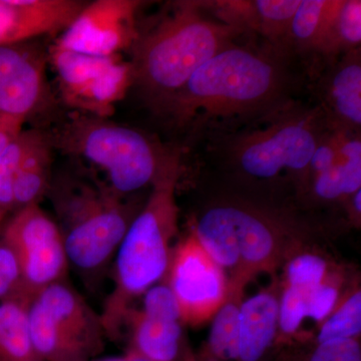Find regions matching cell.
<instances>
[{
    "label": "cell",
    "instance_id": "obj_1",
    "mask_svg": "<svg viewBox=\"0 0 361 361\" xmlns=\"http://www.w3.org/2000/svg\"><path fill=\"white\" fill-rule=\"evenodd\" d=\"M290 56L233 44L218 52L159 108L194 134L232 132L295 103Z\"/></svg>",
    "mask_w": 361,
    "mask_h": 361
},
{
    "label": "cell",
    "instance_id": "obj_2",
    "mask_svg": "<svg viewBox=\"0 0 361 361\" xmlns=\"http://www.w3.org/2000/svg\"><path fill=\"white\" fill-rule=\"evenodd\" d=\"M180 173V151L172 149L152 184L146 206L135 216L116 250L115 286L99 314L104 334L113 341L120 337L133 300L158 283L170 267Z\"/></svg>",
    "mask_w": 361,
    "mask_h": 361
},
{
    "label": "cell",
    "instance_id": "obj_3",
    "mask_svg": "<svg viewBox=\"0 0 361 361\" xmlns=\"http://www.w3.org/2000/svg\"><path fill=\"white\" fill-rule=\"evenodd\" d=\"M203 11V2H180L173 13L135 40L134 80L159 106L244 33L207 18Z\"/></svg>",
    "mask_w": 361,
    "mask_h": 361
},
{
    "label": "cell",
    "instance_id": "obj_4",
    "mask_svg": "<svg viewBox=\"0 0 361 361\" xmlns=\"http://www.w3.org/2000/svg\"><path fill=\"white\" fill-rule=\"evenodd\" d=\"M329 130L317 106L293 103L246 127L212 137L219 158L244 177L268 182L286 174L306 188L311 157Z\"/></svg>",
    "mask_w": 361,
    "mask_h": 361
},
{
    "label": "cell",
    "instance_id": "obj_5",
    "mask_svg": "<svg viewBox=\"0 0 361 361\" xmlns=\"http://www.w3.org/2000/svg\"><path fill=\"white\" fill-rule=\"evenodd\" d=\"M61 142L104 172L108 187L121 197L153 184L171 151L139 130L97 116H75Z\"/></svg>",
    "mask_w": 361,
    "mask_h": 361
},
{
    "label": "cell",
    "instance_id": "obj_6",
    "mask_svg": "<svg viewBox=\"0 0 361 361\" xmlns=\"http://www.w3.org/2000/svg\"><path fill=\"white\" fill-rule=\"evenodd\" d=\"M68 262L94 272L118 250L135 217L122 197L109 188L71 185L54 194Z\"/></svg>",
    "mask_w": 361,
    "mask_h": 361
},
{
    "label": "cell",
    "instance_id": "obj_7",
    "mask_svg": "<svg viewBox=\"0 0 361 361\" xmlns=\"http://www.w3.org/2000/svg\"><path fill=\"white\" fill-rule=\"evenodd\" d=\"M1 242L18 259L21 296L32 299L44 287L65 281L70 262L63 234L39 204L18 209L4 227Z\"/></svg>",
    "mask_w": 361,
    "mask_h": 361
},
{
    "label": "cell",
    "instance_id": "obj_8",
    "mask_svg": "<svg viewBox=\"0 0 361 361\" xmlns=\"http://www.w3.org/2000/svg\"><path fill=\"white\" fill-rule=\"evenodd\" d=\"M51 61L66 103L97 118L111 115L134 80L132 63L120 54L96 56L52 45Z\"/></svg>",
    "mask_w": 361,
    "mask_h": 361
},
{
    "label": "cell",
    "instance_id": "obj_9",
    "mask_svg": "<svg viewBox=\"0 0 361 361\" xmlns=\"http://www.w3.org/2000/svg\"><path fill=\"white\" fill-rule=\"evenodd\" d=\"M168 272V285L182 322L200 324L213 318L230 295L231 283L225 271L202 248L193 233L173 252Z\"/></svg>",
    "mask_w": 361,
    "mask_h": 361
},
{
    "label": "cell",
    "instance_id": "obj_10",
    "mask_svg": "<svg viewBox=\"0 0 361 361\" xmlns=\"http://www.w3.org/2000/svg\"><path fill=\"white\" fill-rule=\"evenodd\" d=\"M140 4L134 0H97L85 4L54 44L89 56L120 54L139 37L135 13Z\"/></svg>",
    "mask_w": 361,
    "mask_h": 361
},
{
    "label": "cell",
    "instance_id": "obj_11",
    "mask_svg": "<svg viewBox=\"0 0 361 361\" xmlns=\"http://www.w3.org/2000/svg\"><path fill=\"white\" fill-rule=\"evenodd\" d=\"M215 204L229 225L238 252V283L245 282L248 273L272 267L284 233L280 218L248 202L224 200Z\"/></svg>",
    "mask_w": 361,
    "mask_h": 361
},
{
    "label": "cell",
    "instance_id": "obj_12",
    "mask_svg": "<svg viewBox=\"0 0 361 361\" xmlns=\"http://www.w3.org/2000/svg\"><path fill=\"white\" fill-rule=\"evenodd\" d=\"M47 97L44 54L32 45H0V115L26 120Z\"/></svg>",
    "mask_w": 361,
    "mask_h": 361
},
{
    "label": "cell",
    "instance_id": "obj_13",
    "mask_svg": "<svg viewBox=\"0 0 361 361\" xmlns=\"http://www.w3.org/2000/svg\"><path fill=\"white\" fill-rule=\"evenodd\" d=\"M316 94V106L322 111L330 130L360 135V49L349 51L329 63L318 82Z\"/></svg>",
    "mask_w": 361,
    "mask_h": 361
},
{
    "label": "cell",
    "instance_id": "obj_14",
    "mask_svg": "<svg viewBox=\"0 0 361 361\" xmlns=\"http://www.w3.org/2000/svg\"><path fill=\"white\" fill-rule=\"evenodd\" d=\"M85 6L75 0H0V45L63 32Z\"/></svg>",
    "mask_w": 361,
    "mask_h": 361
},
{
    "label": "cell",
    "instance_id": "obj_15",
    "mask_svg": "<svg viewBox=\"0 0 361 361\" xmlns=\"http://www.w3.org/2000/svg\"><path fill=\"white\" fill-rule=\"evenodd\" d=\"M54 322L87 349L92 357L104 349V334L101 316L94 312L82 297L65 281L44 287L32 297Z\"/></svg>",
    "mask_w": 361,
    "mask_h": 361
},
{
    "label": "cell",
    "instance_id": "obj_16",
    "mask_svg": "<svg viewBox=\"0 0 361 361\" xmlns=\"http://www.w3.org/2000/svg\"><path fill=\"white\" fill-rule=\"evenodd\" d=\"M279 300L261 291L241 302L239 310L238 361H268L278 330Z\"/></svg>",
    "mask_w": 361,
    "mask_h": 361
},
{
    "label": "cell",
    "instance_id": "obj_17",
    "mask_svg": "<svg viewBox=\"0 0 361 361\" xmlns=\"http://www.w3.org/2000/svg\"><path fill=\"white\" fill-rule=\"evenodd\" d=\"M125 324L130 327L129 350L151 361H195V356L185 346L180 322L130 310Z\"/></svg>",
    "mask_w": 361,
    "mask_h": 361
},
{
    "label": "cell",
    "instance_id": "obj_18",
    "mask_svg": "<svg viewBox=\"0 0 361 361\" xmlns=\"http://www.w3.org/2000/svg\"><path fill=\"white\" fill-rule=\"evenodd\" d=\"M300 2L301 0L234 1L230 18L235 27L243 32L248 30L258 32L269 42L271 49L290 56L287 52V39Z\"/></svg>",
    "mask_w": 361,
    "mask_h": 361
},
{
    "label": "cell",
    "instance_id": "obj_19",
    "mask_svg": "<svg viewBox=\"0 0 361 361\" xmlns=\"http://www.w3.org/2000/svg\"><path fill=\"white\" fill-rule=\"evenodd\" d=\"M338 134V161L334 167L314 176L308 184L318 200H341L361 189L360 135Z\"/></svg>",
    "mask_w": 361,
    "mask_h": 361
},
{
    "label": "cell",
    "instance_id": "obj_20",
    "mask_svg": "<svg viewBox=\"0 0 361 361\" xmlns=\"http://www.w3.org/2000/svg\"><path fill=\"white\" fill-rule=\"evenodd\" d=\"M28 331L44 361H90V353L35 298L26 305Z\"/></svg>",
    "mask_w": 361,
    "mask_h": 361
},
{
    "label": "cell",
    "instance_id": "obj_21",
    "mask_svg": "<svg viewBox=\"0 0 361 361\" xmlns=\"http://www.w3.org/2000/svg\"><path fill=\"white\" fill-rule=\"evenodd\" d=\"M341 0H301L292 20L287 52L289 56L322 54L323 44Z\"/></svg>",
    "mask_w": 361,
    "mask_h": 361
},
{
    "label": "cell",
    "instance_id": "obj_22",
    "mask_svg": "<svg viewBox=\"0 0 361 361\" xmlns=\"http://www.w3.org/2000/svg\"><path fill=\"white\" fill-rule=\"evenodd\" d=\"M28 301L14 296L0 302V361H44L28 331Z\"/></svg>",
    "mask_w": 361,
    "mask_h": 361
},
{
    "label": "cell",
    "instance_id": "obj_23",
    "mask_svg": "<svg viewBox=\"0 0 361 361\" xmlns=\"http://www.w3.org/2000/svg\"><path fill=\"white\" fill-rule=\"evenodd\" d=\"M51 142L39 133L13 180L14 208L39 204L49 188Z\"/></svg>",
    "mask_w": 361,
    "mask_h": 361
},
{
    "label": "cell",
    "instance_id": "obj_24",
    "mask_svg": "<svg viewBox=\"0 0 361 361\" xmlns=\"http://www.w3.org/2000/svg\"><path fill=\"white\" fill-rule=\"evenodd\" d=\"M360 44L361 1L341 0L320 54L329 65L343 54L360 49Z\"/></svg>",
    "mask_w": 361,
    "mask_h": 361
},
{
    "label": "cell",
    "instance_id": "obj_25",
    "mask_svg": "<svg viewBox=\"0 0 361 361\" xmlns=\"http://www.w3.org/2000/svg\"><path fill=\"white\" fill-rule=\"evenodd\" d=\"M361 332V292L356 290L323 322L316 343L334 339H357Z\"/></svg>",
    "mask_w": 361,
    "mask_h": 361
},
{
    "label": "cell",
    "instance_id": "obj_26",
    "mask_svg": "<svg viewBox=\"0 0 361 361\" xmlns=\"http://www.w3.org/2000/svg\"><path fill=\"white\" fill-rule=\"evenodd\" d=\"M37 134L35 130H23L0 154V208L4 212L14 208V178Z\"/></svg>",
    "mask_w": 361,
    "mask_h": 361
},
{
    "label": "cell",
    "instance_id": "obj_27",
    "mask_svg": "<svg viewBox=\"0 0 361 361\" xmlns=\"http://www.w3.org/2000/svg\"><path fill=\"white\" fill-rule=\"evenodd\" d=\"M327 269L326 261L320 256L299 254L287 264V286L306 293L326 281Z\"/></svg>",
    "mask_w": 361,
    "mask_h": 361
},
{
    "label": "cell",
    "instance_id": "obj_28",
    "mask_svg": "<svg viewBox=\"0 0 361 361\" xmlns=\"http://www.w3.org/2000/svg\"><path fill=\"white\" fill-rule=\"evenodd\" d=\"M273 361H361L357 339H334L316 343L305 353H283Z\"/></svg>",
    "mask_w": 361,
    "mask_h": 361
},
{
    "label": "cell",
    "instance_id": "obj_29",
    "mask_svg": "<svg viewBox=\"0 0 361 361\" xmlns=\"http://www.w3.org/2000/svg\"><path fill=\"white\" fill-rule=\"evenodd\" d=\"M305 318V295L298 289L286 285L279 301L278 325L280 331L283 336H293Z\"/></svg>",
    "mask_w": 361,
    "mask_h": 361
},
{
    "label": "cell",
    "instance_id": "obj_30",
    "mask_svg": "<svg viewBox=\"0 0 361 361\" xmlns=\"http://www.w3.org/2000/svg\"><path fill=\"white\" fill-rule=\"evenodd\" d=\"M142 295L141 312L145 315L182 322L179 305L168 284L154 285Z\"/></svg>",
    "mask_w": 361,
    "mask_h": 361
},
{
    "label": "cell",
    "instance_id": "obj_31",
    "mask_svg": "<svg viewBox=\"0 0 361 361\" xmlns=\"http://www.w3.org/2000/svg\"><path fill=\"white\" fill-rule=\"evenodd\" d=\"M305 295L306 318L323 322L336 310L339 299L338 288L334 282L325 281Z\"/></svg>",
    "mask_w": 361,
    "mask_h": 361
},
{
    "label": "cell",
    "instance_id": "obj_32",
    "mask_svg": "<svg viewBox=\"0 0 361 361\" xmlns=\"http://www.w3.org/2000/svg\"><path fill=\"white\" fill-rule=\"evenodd\" d=\"M21 273L13 252L0 242V301L20 295Z\"/></svg>",
    "mask_w": 361,
    "mask_h": 361
},
{
    "label": "cell",
    "instance_id": "obj_33",
    "mask_svg": "<svg viewBox=\"0 0 361 361\" xmlns=\"http://www.w3.org/2000/svg\"><path fill=\"white\" fill-rule=\"evenodd\" d=\"M339 159V134L329 130L313 152L308 170V184L314 176L334 167Z\"/></svg>",
    "mask_w": 361,
    "mask_h": 361
},
{
    "label": "cell",
    "instance_id": "obj_34",
    "mask_svg": "<svg viewBox=\"0 0 361 361\" xmlns=\"http://www.w3.org/2000/svg\"><path fill=\"white\" fill-rule=\"evenodd\" d=\"M25 120L0 115V154L23 132Z\"/></svg>",
    "mask_w": 361,
    "mask_h": 361
},
{
    "label": "cell",
    "instance_id": "obj_35",
    "mask_svg": "<svg viewBox=\"0 0 361 361\" xmlns=\"http://www.w3.org/2000/svg\"><path fill=\"white\" fill-rule=\"evenodd\" d=\"M349 200V213L355 222H360L361 216V189L348 197Z\"/></svg>",
    "mask_w": 361,
    "mask_h": 361
},
{
    "label": "cell",
    "instance_id": "obj_36",
    "mask_svg": "<svg viewBox=\"0 0 361 361\" xmlns=\"http://www.w3.org/2000/svg\"><path fill=\"white\" fill-rule=\"evenodd\" d=\"M126 357H127L128 361H151L145 358L144 356L137 355V353H134L132 350H128V353H126Z\"/></svg>",
    "mask_w": 361,
    "mask_h": 361
},
{
    "label": "cell",
    "instance_id": "obj_37",
    "mask_svg": "<svg viewBox=\"0 0 361 361\" xmlns=\"http://www.w3.org/2000/svg\"><path fill=\"white\" fill-rule=\"evenodd\" d=\"M94 361H128V360H127V357H126V355H123V356H116V357H108V358H104V360H94Z\"/></svg>",
    "mask_w": 361,
    "mask_h": 361
},
{
    "label": "cell",
    "instance_id": "obj_38",
    "mask_svg": "<svg viewBox=\"0 0 361 361\" xmlns=\"http://www.w3.org/2000/svg\"><path fill=\"white\" fill-rule=\"evenodd\" d=\"M6 212H4V210H2L1 208H0V223L2 222V220H4V216H6Z\"/></svg>",
    "mask_w": 361,
    "mask_h": 361
}]
</instances>
